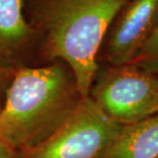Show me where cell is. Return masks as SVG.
Wrapping results in <instances>:
<instances>
[{"label": "cell", "instance_id": "8992f818", "mask_svg": "<svg viewBox=\"0 0 158 158\" xmlns=\"http://www.w3.org/2000/svg\"><path fill=\"white\" fill-rule=\"evenodd\" d=\"M40 58L39 39L27 22L24 0H0V72L15 73Z\"/></svg>", "mask_w": 158, "mask_h": 158}, {"label": "cell", "instance_id": "277c9868", "mask_svg": "<svg viewBox=\"0 0 158 158\" xmlns=\"http://www.w3.org/2000/svg\"><path fill=\"white\" fill-rule=\"evenodd\" d=\"M89 96L121 124L158 114V78L133 63L99 65Z\"/></svg>", "mask_w": 158, "mask_h": 158}, {"label": "cell", "instance_id": "ba28073f", "mask_svg": "<svg viewBox=\"0 0 158 158\" xmlns=\"http://www.w3.org/2000/svg\"><path fill=\"white\" fill-rule=\"evenodd\" d=\"M133 63L151 73H158V27Z\"/></svg>", "mask_w": 158, "mask_h": 158}, {"label": "cell", "instance_id": "3957f363", "mask_svg": "<svg viewBox=\"0 0 158 158\" xmlns=\"http://www.w3.org/2000/svg\"><path fill=\"white\" fill-rule=\"evenodd\" d=\"M122 124L108 115L90 96L81 98L59 129L19 158H101Z\"/></svg>", "mask_w": 158, "mask_h": 158}, {"label": "cell", "instance_id": "6da1fadb", "mask_svg": "<svg viewBox=\"0 0 158 158\" xmlns=\"http://www.w3.org/2000/svg\"><path fill=\"white\" fill-rule=\"evenodd\" d=\"M125 1L24 0L25 18L39 39L40 58L65 62L81 98L89 96L104 37Z\"/></svg>", "mask_w": 158, "mask_h": 158}, {"label": "cell", "instance_id": "52a82bcc", "mask_svg": "<svg viewBox=\"0 0 158 158\" xmlns=\"http://www.w3.org/2000/svg\"><path fill=\"white\" fill-rule=\"evenodd\" d=\"M101 158H158V114L122 124Z\"/></svg>", "mask_w": 158, "mask_h": 158}, {"label": "cell", "instance_id": "5b68a950", "mask_svg": "<svg viewBox=\"0 0 158 158\" xmlns=\"http://www.w3.org/2000/svg\"><path fill=\"white\" fill-rule=\"evenodd\" d=\"M158 27V0H126L111 22L100 58L108 65L130 64Z\"/></svg>", "mask_w": 158, "mask_h": 158}, {"label": "cell", "instance_id": "9c48e42d", "mask_svg": "<svg viewBox=\"0 0 158 158\" xmlns=\"http://www.w3.org/2000/svg\"><path fill=\"white\" fill-rule=\"evenodd\" d=\"M0 158H19V155L0 142Z\"/></svg>", "mask_w": 158, "mask_h": 158}, {"label": "cell", "instance_id": "8fae6325", "mask_svg": "<svg viewBox=\"0 0 158 158\" xmlns=\"http://www.w3.org/2000/svg\"><path fill=\"white\" fill-rule=\"evenodd\" d=\"M0 109H1V106H0Z\"/></svg>", "mask_w": 158, "mask_h": 158}, {"label": "cell", "instance_id": "30bf717a", "mask_svg": "<svg viewBox=\"0 0 158 158\" xmlns=\"http://www.w3.org/2000/svg\"><path fill=\"white\" fill-rule=\"evenodd\" d=\"M5 75H8V73H1L0 72V91H1V85H2V76H5Z\"/></svg>", "mask_w": 158, "mask_h": 158}, {"label": "cell", "instance_id": "7a4b0ae2", "mask_svg": "<svg viewBox=\"0 0 158 158\" xmlns=\"http://www.w3.org/2000/svg\"><path fill=\"white\" fill-rule=\"evenodd\" d=\"M80 99L72 70L62 60L18 69L0 109V142L16 154L34 149L59 129Z\"/></svg>", "mask_w": 158, "mask_h": 158}]
</instances>
